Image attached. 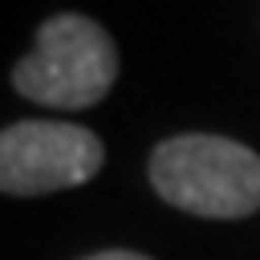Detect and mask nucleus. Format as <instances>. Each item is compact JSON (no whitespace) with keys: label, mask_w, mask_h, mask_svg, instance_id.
I'll list each match as a JSON object with an SVG mask.
<instances>
[{"label":"nucleus","mask_w":260,"mask_h":260,"mask_svg":"<svg viewBox=\"0 0 260 260\" xmlns=\"http://www.w3.org/2000/svg\"><path fill=\"white\" fill-rule=\"evenodd\" d=\"M118 77V49L110 32L81 16L57 12L37 28L32 53H24L12 69V85L20 98L53 110H85L98 106Z\"/></svg>","instance_id":"obj_2"},{"label":"nucleus","mask_w":260,"mask_h":260,"mask_svg":"<svg viewBox=\"0 0 260 260\" xmlns=\"http://www.w3.org/2000/svg\"><path fill=\"white\" fill-rule=\"evenodd\" d=\"M85 260H150V256L126 252V248H106V252H93V256H85Z\"/></svg>","instance_id":"obj_4"},{"label":"nucleus","mask_w":260,"mask_h":260,"mask_svg":"<svg viewBox=\"0 0 260 260\" xmlns=\"http://www.w3.org/2000/svg\"><path fill=\"white\" fill-rule=\"evenodd\" d=\"M106 162V146L77 122H12L0 134L4 195H49L89 183Z\"/></svg>","instance_id":"obj_3"},{"label":"nucleus","mask_w":260,"mask_h":260,"mask_svg":"<svg viewBox=\"0 0 260 260\" xmlns=\"http://www.w3.org/2000/svg\"><path fill=\"white\" fill-rule=\"evenodd\" d=\"M154 191L203 219H244L260 211V154L219 134H175L150 154Z\"/></svg>","instance_id":"obj_1"}]
</instances>
